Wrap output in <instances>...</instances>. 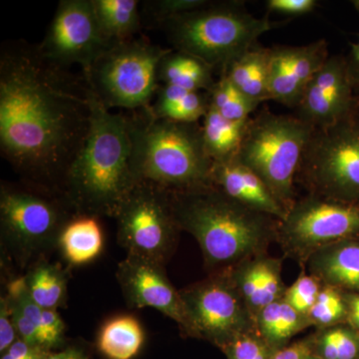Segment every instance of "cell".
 Returning <instances> with one entry per match:
<instances>
[{
	"mask_svg": "<svg viewBox=\"0 0 359 359\" xmlns=\"http://www.w3.org/2000/svg\"><path fill=\"white\" fill-rule=\"evenodd\" d=\"M91 125L89 87L39 47L11 44L0 57V149L33 188L61 198ZM62 199V198H61Z\"/></svg>",
	"mask_w": 359,
	"mask_h": 359,
	"instance_id": "1",
	"label": "cell"
},
{
	"mask_svg": "<svg viewBox=\"0 0 359 359\" xmlns=\"http://www.w3.org/2000/svg\"><path fill=\"white\" fill-rule=\"evenodd\" d=\"M170 196L180 230L197 241L210 275L269 252L276 243L280 219L245 207L214 186Z\"/></svg>",
	"mask_w": 359,
	"mask_h": 359,
	"instance_id": "2",
	"label": "cell"
},
{
	"mask_svg": "<svg viewBox=\"0 0 359 359\" xmlns=\"http://www.w3.org/2000/svg\"><path fill=\"white\" fill-rule=\"evenodd\" d=\"M91 125L63 182L61 198L76 215L112 217L136 181L127 116L104 107L89 89Z\"/></svg>",
	"mask_w": 359,
	"mask_h": 359,
	"instance_id": "3",
	"label": "cell"
},
{
	"mask_svg": "<svg viewBox=\"0 0 359 359\" xmlns=\"http://www.w3.org/2000/svg\"><path fill=\"white\" fill-rule=\"evenodd\" d=\"M135 181L168 192L211 185L214 162L205 151L202 125L156 117L150 106L127 116Z\"/></svg>",
	"mask_w": 359,
	"mask_h": 359,
	"instance_id": "4",
	"label": "cell"
},
{
	"mask_svg": "<svg viewBox=\"0 0 359 359\" xmlns=\"http://www.w3.org/2000/svg\"><path fill=\"white\" fill-rule=\"evenodd\" d=\"M283 25L266 16L256 18L243 2L211 1L162 26L175 50L195 56L222 72L259 43L262 35Z\"/></svg>",
	"mask_w": 359,
	"mask_h": 359,
	"instance_id": "5",
	"label": "cell"
},
{
	"mask_svg": "<svg viewBox=\"0 0 359 359\" xmlns=\"http://www.w3.org/2000/svg\"><path fill=\"white\" fill-rule=\"evenodd\" d=\"M313 128L295 115L263 109L250 117L237 158L259 177L287 212L297 202V174Z\"/></svg>",
	"mask_w": 359,
	"mask_h": 359,
	"instance_id": "6",
	"label": "cell"
},
{
	"mask_svg": "<svg viewBox=\"0 0 359 359\" xmlns=\"http://www.w3.org/2000/svg\"><path fill=\"white\" fill-rule=\"evenodd\" d=\"M170 50L145 39L117 42L110 45L82 76L108 110L144 109L154 100L160 86V62Z\"/></svg>",
	"mask_w": 359,
	"mask_h": 359,
	"instance_id": "7",
	"label": "cell"
},
{
	"mask_svg": "<svg viewBox=\"0 0 359 359\" xmlns=\"http://www.w3.org/2000/svg\"><path fill=\"white\" fill-rule=\"evenodd\" d=\"M65 201L37 189L2 184L0 231L6 252L21 268H29L57 247L59 235L71 219Z\"/></svg>",
	"mask_w": 359,
	"mask_h": 359,
	"instance_id": "8",
	"label": "cell"
},
{
	"mask_svg": "<svg viewBox=\"0 0 359 359\" xmlns=\"http://www.w3.org/2000/svg\"><path fill=\"white\" fill-rule=\"evenodd\" d=\"M297 183L308 194L359 205V107L332 126L313 130Z\"/></svg>",
	"mask_w": 359,
	"mask_h": 359,
	"instance_id": "9",
	"label": "cell"
},
{
	"mask_svg": "<svg viewBox=\"0 0 359 359\" xmlns=\"http://www.w3.org/2000/svg\"><path fill=\"white\" fill-rule=\"evenodd\" d=\"M114 219L117 238L127 255L166 266L179 242L170 192L153 184L137 182Z\"/></svg>",
	"mask_w": 359,
	"mask_h": 359,
	"instance_id": "10",
	"label": "cell"
},
{
	"mask_svg": "<svg viewBox=\"0 0 359 359\" xmlns=\"http://www.w3.org/2000/svg\"><path fill=\"white\" fill-rule=\"evenodd\" d=\"M359 238V205L306 194L280 222L276 243L302 266L325 245Z\"/></svg>",
	"mask_w": 359,
	"mask_h": 359,
	"instance_id": "11",
	"label": "cell"
},
{
	"mask_svg": "<svg viewBox=\"0 0 359 359\" xmlns=\"http://www.w3.org/2000/svg\"><path fill=\"white\" fill-rule=\"evenodd\" d=\"M193 339L222 349L231 339L257 330L254 314L231 282L228 271L212 273L180 290Z\"/></svg>",
	"mask_w": 359,
	"mask_h": 359,
	"instance_id": "12",
	"label": "cell"
},
{
	"mask_svg": "<svg viewBox=\"0 0 359 359\" xmlns=\"http://www.w3.org/2000/svg\"><path fill=\"white\" fill-rule=\"evenodd\" d=\"M110 44L97 23L91 0L59 2L39 50L49 62L67 69L81 66L86 71Z\"/></svg>",
	"mask_w": 359,
	"mask_h": 359,
	"instance_id": "13",
	"label": "cell"
},
{
	"mask_svg": "<svg viewBox=\"0 0 359 359\" xmlns=\"http://www.w3.org/2000/svg\"><path fill=\"white\" fill-rule=\"evenodd\" d=\"M116 278L130 308L157 309L178 325L182 334L193 337L181 294L168 278L165 266L127 255L118 264Z\"/></svg>",
	"mask_w": 359,
	"mask_h": 359,
	"instance_id": "14",
	"label": "cell"
},
{
	"mask_svg": "<svg viewBox=\"0 0 359 359\" xmlns=\"http://www.w3.org/2000/svg\"><path fill=\"white\" fill-rule=\"evenodd\" d=\"M344 55L328 57L304 90L297 117L313 129L325 128L358 108Z\"/></svg>",
	"mask_w": 359,
	"mask_h": 359,
	"instance_id": "15",
	"label": "cell"
},
{
	"mask_svg": "<svg viewBox=\"0 0 359 359\" xmlns=\"http://www.w3.org/2000/svg\"><path fill=\"white\" fill-rule=\"evenodd\" d=\"M330 57L327 40L302 46L278 45L271 48L269 93L271 100L297 109L309 80Z\"/></svg>",
	"mask_w": 359,
	"mask_h": 359,
	"instance_id": "16",
	"label": "cell"
},
{
	"mask_svg": "<svg viewBox=\"0 0 359 359\" xmlns=\"http://www.w3.org/2000/svg\"><path fill=\"white\" fill-rule=\"evenodd\" d=\"M211 185L241 204L283 221L287 212L269 187L237 157L214 162Z\"/></svg>",
	"mask_w": 359,
	"mask_h": 359,
	"instance_id": "17",
	"label": "cell"
},
{
	"mask_svg": "<svg viewBox=\"0 0 359 359\" xmlns=\"http://www.w3.org/2000/svg\"><path fill=\"white\" fill-rule=\"evenodd\" d=\"M282 271L283 259L264 252L249 257L226 271L256 318L266 306L283 299L287 287L283 283Z\"/></svg>",
	"mask_w": 359,
	"mask_h": 359,
	"instance_id": "18",
	"label": "cell"
},
{
	"mask_svg": "<svg viewBox=\"0 0 359 359\" xmlns=\"http://www.w3.org/2000/svg\"><path fill=\"white\" fill-rule=\"evenodd\" d=\"M302 268L323 285L359 292V238L321 248L309 257Z\"/></svg>",
	"mask_w": 359,
	"mask_h": 359,
	"instance_id": "19",
	"label": "cell"
},
{
	"mask_svg": "<svg viewBox=\"0 0 359 359\" xmlns=\"http://www.w3.org/2000/svg\"><path fill=\"white\" fill-rule=\"evenodd\" d=\"M57 247L73 266L95 261L104 247L103 231L98 218L76 214L71 217L59 235Z\"/></svg>",
	"mask_w": 359,
	"mask_h": 359,
	"instance_id": "20",
	"label": "cell"
},
{
	"mask_svg": "<svg viewBox=\"0 0 359 359\" xmlns=\"http://www.w3.org/2000/svg\"><path fill=\"white\" fill-rule=\"evenodd\" d=\"M271 48L259 43L235 59L221 72L250 100L261 105L271 100L269 93V68Z\"/></svg>",
	"mask_w": 359,
	"mask_h": 359,
	"instance_id": "21",
	"label": "cell"
},
{
	"mask_svg": "<svg viewBox=\"0 0 359 359\" xmlns=\"http://www.w3.org/2000/svg\"><path fill=\"white\" fill-rule=\"evenodd\" d=\"M158 80L160 85L205 92H209L217 81L211 66L195 56L173 49L161 60Z\"/></svg>",
	"mask_w": 359,
	"mask_h": 359,
	"instance_id": "22",
	"label": "cell"
},
{
	"mask_svg": "<svg viewBox=\"0 0 359 359\" xmlns=\"http://www.w3.org/2000/svg\"><path fill=\"white\" fill-rule=\"evenodd\" d=\"M150 110L158 118L172 121L197 123L211 106L209 92L189 91L173 85H160Z\"/></svg>",
	"mask_w": 359,
	"mask_h": 359,
	"instance_id": "23",
	"label": "cell"
},
{
	"mask_svg": "<svg viewBox=\"0 0 359 359\" xmlns=\"http://www.w3.org/2000/svg\"><path fill=\"white\" fill-rule=\"evenodd\" d=\"M255 320L257 332L276 351L289 346L295 335L311 327L308 318L283 299L262 309Z\"/></svg>",
	"mask_w": 359,
	"mask_h": 359,
	"instance_id": "24",
	"label": "cell"
},
{
	"mask_svg": "<svg viewBox=\"0 0 359 359\" xmlns=\"http://www.w3.org/2000/svg\"><path fill=\"white\" fill-rule=\"evenodd\" d=\"M145 342L141 323L132 316H119L106 321L97 337V348L107 359H133Z\"/></svg>",
	"mask_w": 359,
	"mask_h": 359,
	"instance_id": "25",
	"label": "cell"
},
{
	"mask_svg": "<svg viewBox=\"0 0 359 359\" xmlns=\"http://www.w3.org/2000/svg\"><path fill=\"white\" fill-rule=\"evenodd\" d=\"M97 23L110 45L134 39L140 30L137 0H91Z\"/></svg>",
	"mask_w": 359,
	"mask_h": 359,
	"instance_id": "26",
	"label": "cell"
},
{
	"mask_svg": "<svg viewBox=\"0 0 359 359\" xmlns=\"http://www.w3.org/2000/svg\"><path fill=\"white\" fill-rule=\"evenodd\" d=\"M226 119L210 106L202 125L205 151L212 162H223L237 157L248 123Z\"/></svg>",
	"mask_w": 359,
	"mask_h": 359,
	"instance_id": "27",
	"label": "cell"
},
{
	"mask_svg": "<svg viewBox=\"0 0 359 359\" xmlns=\"http://www.w3.org/2000/svg\"><path fill=\"white\" fill-rule=\"evenodd\" d=\"M25 278L30 294L40 308L57 311L65 306L67 273L58 264L42 257L28 268Z\"/></svg>",
	"mask_w": 359,
	"mask_h": 359,
	"instance_id": "28",
	"label": "cell"
},
{
	"mask_svg": "<svg viewBox=\"0 0 359 359\" xmlns=\"http://www.w3.org/2000/svg\"><path fill=\"white\" fill-rule=\"evenodd\" d=\"M6 294L11 304L18 337L28 344L40 347L37 335L43 309L33 299L25 276L11 280L7 285Z\"/></svg>",
	"mask_w": 359,
	"mask_h": 359,
	"instance_id": "29",
	"label": "cell"
},
{
	"mask_svg": "<svg viewBox=\"0 0 359 359\" xmlns=\"http://www.w3.org/2000/svg\"><path fill=\"white\" fill-rule=\"evenodd\" d=\"M311 335L320 359H359V332L347 323L316 330Z\"/></svg>",
	"mask_w": 359,
	"mask_h": 359,
	"instance_id": "30",
	"label": "cell"
},
{
	"mask_svg": "<svg viewBox=\"0 0 359 359\" xmlns=\"http://www.w3.org/2000/svg\"><path fill=\"white\" fill-rule=\"evenodd\" d=\"M209 94L212 107L231 121L250 119L259 106L245 96L224 75L219 76Z\"/></svg>",
	"mask_w": 359,
	"mask_h": 359,
	"instance_id": "31",
	"label": "cell"
},
{
	"mask_svg": "<svg viewBox=\"0 0 359 359\" xmlns=\"http://www.w3.org/2000/svg\"><path fill=\"white\" fill-rule=\"evenodd\" d=\"M308 320L316 330L347 323L346 292L323 285L316 304L308 314Z\"/></svg>",
	"mask_w": 359,
	"mask_h": 359,
	"instance_id": "32",
	"label": "cell"
},
{
	"mask_svg": "<svg viewBox=\"0 0 359 359\" xmlns=\"http://www.w3.org/2000/svg\"><path fill=\"white\" fill-rule=\"evenodd\" d=\"M323 287L320 280L309 273L306 268H302L295 282L285 290L283 299L295 311L308 318Z\"/></svg>",
	"mask_w": 359,
	"mask_h": 359,
	"instance_id": "33",
	"label": "cell"
},
{
	"mask_svg": "<svg viewBox=\"0 0 359 359\" xmlns=\"http://www.w3.org/2000/svg\"><path fill=\"white\" fill-rule=\"evenodd\" d=\"M221 351L226 359H271L276 353L257 330L238 335Z\"/></svg>",
	"mask_w": 359,
	"mask_h": 359,
	"instance_id": "34",
	"label": "cell"
},
{
	"mask_svg": "<svg viewBox=\"0 0 359 359\" xmlns=\"http://www.w3.org/2000/svg\"><path fill=\"white\" fill-rule=\"evenodd\" d=\"M207 0H152L145 2L144 11L153 22L162 26L177 16L208 6Z\"/></svg>",
	"mask_w": 359,
	"mask_h": 359,
	"instance_id": "35",
	"label": "cell"
},
{
	"mask_svg": "<svg viewBox=\"0 0 359 359\" xmlns=\"http://www.w3.org/2000/svg\"><path fill=\"white\" fill-rule=\"evenodd\" d=\"M65 323L55 309H43L39 330V346L47 351L62 348L65 344Z\"/></svg>",
	"mask_w": 359,
	"mask_h": 359,
	"instance_id": "36",
	"label": "cell"
},
{
	"mask_svg": "<svg viewBox=\"0 0 359 359\" xmlns=\"http://www.w3.org/2000/svg\"><path fill=\"white\" fill-rule=\"evenodd\" d=\"M18 339L6 294L0 299V353H4Z\"/></svg>",
	"mask_w": 359,
	"mask_h": 359,
	"instance_id": "37",
	"label": "cell"
},
{
	"mask_svg": "<svg viewBox=\"0 0 359 359\" xmlns=\"http://www.w3.org/2000/svg\"><path fill=\"white\" fill-rule=\"evenodd\" d=\"M266 8L271 13L299 18L313 13L318 6L316 0H269Z\"/></svg>",
	"mask_w": 359,
	"mask_h": 359,
	"instance_id": "38",
	"label": "cell"
},
{
	"mask_svg": "<svg viewBox=\"0 0 359 359\" xmlns=\"http://www.w3.org/2000/svg\"><path fill=\"white\" fill-rule=\"evenodd\" d=\"M271 359H320L314 351L311 335L290 342L289 346L276 351Z\"/></svg>",
	"mask_w": 359,
	"mask_h": 359,
	"instance_id": "39",
	"label": "cell"
},
{
	"mask_svg": "<svg viewBox=\"0 0 359 359\" xmlns=\"http://www.w3.org/2000/svg\"><path fill=\"white\" fill-rule=\"evenodd\" d=\"M354 8L359 13V0L353 1ZM347 69L353 83L354 94L359 100V39L358 41L351 43V50L346 56Z\"/></svg>",
	"mask_w": 359,
	"mask_h": 359,
	"instance_id": "40",
	"label": "cell"
},
{
	"mask_svg": "<svg viewBox=\"0 0 359 359\" xmlns=\"http://www.w3.org/2000/svg\"><path fill=\"white\" fill-rule=\"evenodd\" d=\"M45 359H91V356L83 346H69L51 351Z\"/></svg>",
	"mask_w": 359,
	"mask_h": 359,
	"instance_id": "41",
	"label": "cell"
},
{
	"mask_svg": "<svg viewBox=\"0 0 359 359\" xmlns=\"http://www.w3.org/2000/svg\"><path fill=\"white\" fill-rule=\"evenodd\" d=\"M347 325L359 332V292H346Z\"/></svg>",
	"mask_w": 359,
	"mask_h": 359,
	"instance_id": "42",
	"label": "cell"
},
{
	"mask_svg": "<svg viewBox=\"0 0 359 359\" xmlns=\"http://www.w3.org/2000/svg\"><path fill=\"white\" fill-rule=\"evenodd\" d=\"M0 359H15V358H11V356H9L8 354H7V353H2L1 358H0Z\"/></svg>",
	"mask_w": 359,
	"mask_h": 359,
	"instance_id": "43",
	"label": "cell"
},
{
	"mask_svg": "<svg viewBox=\"0 0 359 359\" xmlns=\"http://www.w3.org/2000/svg\"><path fill=\"white\" fill-rule=\"evenodd\" d=\"M358 106L359 107V100H358Z\"/></svg>",
	"mask_w": 359,
	"mask_h": 359,
	"instance_id": "44",
	"label": "cell"
}]
</instances>
